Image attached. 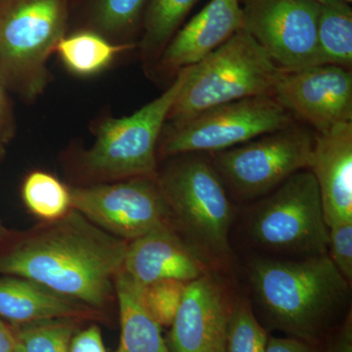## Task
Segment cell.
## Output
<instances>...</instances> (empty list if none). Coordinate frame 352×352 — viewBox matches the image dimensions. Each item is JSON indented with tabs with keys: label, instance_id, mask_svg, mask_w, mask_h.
Wrapping results in <instances>:
<instances>
[{
	"label": "cell",
	"instance_id": "d6986e66",
	"mask_svg": "<svg viewBox=\"0 0 352 352\" xmlns=\"http://www.w3.org/2000/svg\"><path fill=\"white\" fill-rule=\"evenodd\" d=\"M321 65L351 69L352 10L340 0L321 4L317 29Z\"/></svg>",
	"mask_w": 352,
	"mask_h": 352
},
{
	"label": "cell",
	"instance_id": "83f0119b",
	"mask_svg": "<svg viewBox=\"0 0 352 352\" xmlns=\"http://www.w3.org/2000/svg\"><path fill=\"white\" fill-rule=\"evenodd\" d=\"M69 352H107L100 328L91 325L76 332L72 340Z\"/></svg>",
	"mask_w": 352,
	"mask_h": 352
},
{
	"label": "cell",
	"instance_id": "4dcf8cb0",
	"mask_svg": "<svg viewBox=\"0 0 352 352\" xmlns=\"http://www.w3.org/2000/svg\"><path fill=\"white\" fill-rule=\"evenodd\" d=\"M10 117H9L8 107L6 94L3 91V82L0 78V140L4 141L10 134Z\"/></svg>",
	"mask_w": 352,
	"mask_h": 352
},
{
	"label": "cell",
	"instance_id": "1f68e13d",
	"mask_svg": "<svg viewBox=\"0 0 352 352\" xmlns=\"http://www.w3.org/2000/svg\"><path fill=\"white\" fill-rule=\"evenodd\" d=\"M17 340L11 326L0 318V352H16Z\"/></svg>",
	"mask_w": 352,
	"mask_h": 352
},
{
	"label": "cell",
	"instance_id": "9a60e30c",
	"mask_svg": "<svg viewBox=\"0 0 352 352\" xmlns=\"http://www.w3.org/2000/svg\"><path fill=\"white\" fill-rule=\"evenodd\" d=\"M243 27L241 0H210L164 47L160 68L177 74L200 63Z\"/></svg>",
	"mask_w": 352,
	"mask_h": 352
},
{
	"label": "cell",
	"instance_id": "8992f818",
	"mask_svg": "<svg viewBox=\"0 0 352 352\" xmlns=\"http://www.w3.org/2000/svg\"><path fill=\"white\" fill-rule=\"evenodd\" d=\"M65 0H0V78L27 96L41 91L46 61L64 36Z\"/></svg>",
	"mask_w": 352,
	"mask_h": 352
},
{
	"label": "cell",
	"instance_id": "484cf974",
	"mask_svg": "<svg viewBox=\"0 0 352 352\" xmlns=\"http://www.w3.org/2000/svg\"><path fill=\"white\" fill-rule=\"evenodd\" d=\"M146 0H95L94 21L107 34H120L138 21Z\"/></svg>",
	"mask_w": 352,
	"mask_h": 352
},
{
	"label": "cell",
	"instance_id": "ac0fdd59",
	"mask_svg": "<svg viewBox=\"0 0 352 352\" xmlns=\"http://www.w3.org/2000/svg\"><path fill=\"white\" fill-rule=\"evenodd\" d=\"M119 302L120 344L115 352H170L161 326L146 310L140 286L120 270L115 280Z\"/></svg>",
	"mask_w": 352,
	"mask_h": 352
},
{
	"label": "cell",
	"instance_id": "e0dca14e",
	"mask_svg": "<svg viewBox=\"0 0 352 352\" xmlns=\"http://www.w3.org/2000/svg\"><path fill=\"white\" fill-rule=\"evenodd\" d=\"M97 310L21 277L0 278V318L11 325L74 318L96 317Z\"/></svg>",
	"mask_w": 352,
	"mask_h": 352
},
{
	"label": "cell",
	"instance_id": "d590c367",
	"mask_svg": "<svg viewBox=\"0 0 352 352\" xmlns=\"http://www.w3.org/2000/svg\"><path fill=\"white\" fill-rule=\"evenodd\" d=\"M340 1L344 2V3H351L352 0H340Z\"/></svg>",
	"mask_w": 352,
	"mask_h": 352
},
{
	"label": "cell",
	"instance_id": "3957f363",
	"mask_svg": "<svg viewBox=\"0 0 352 352\" xmlns=\"http://www.w3.org/2000/svg\"><path fill=\"white\" fill-rule=\"evenodd\" d=\"M156 176L168 212V226L210 270H230V231L235 210L214 164L200 153Z\"/></svg>",
	"mask_w": 352,
	"mask_h": 352
},
{
	"label": "cell",
	"instance_id": "4fadbf2b",
	"mask_svg": "<svg viewBox=\"0 0 352 352\" xmlns=\"http://www.w3.org/2000/svg\"><path fill=\"white\" fill-rule=\"evenodd\" d=\"M273 97L292 116H296L317 134L352 122L351 69L318 65L296 72H283Z\"/></svg>",
	"mask_w": 352,
	"mask_h": 352
},
{
	"label": "cell",
	"instance_id": "8d00e7d4",
	"mask_svg": "<svg viewBox=\"0 0 352 352\" xmlns=\"http://www.w3.org/2000/svg\"><path fill=\"white\" fill-rule=\"evenodd\" d=\"M1 143H2V141L0 140V150H1Z\"/></svg>",
	"mask_w": 352,
	"mask_h": 352
},
{
	"label": "cell",
	"instance_id": "2e32d148",
	"mask_svg": "<svg viewBox=\"0 0 352 352\" xmlns=\"http://www.w3.org/2000/svg\"><path fill=\"white\" fill-rule=\"evenodd\" d=\"M309 170L318 184L328 228L352 221V122L315 136Z\"/></svg>",
	"mask_w": 352,
	"mask_h": 352
},
{
	"label": "cell",
	"instance_id": "7a4b0ae2",
	"mask_svg": "<svg viewBox=\"0 0 352 352\" xmlns=\"http://www.w3.org/2000/svg\"><path fill=\"white\" fill-rule=\"evenodd\" d=\"M248 276L268 323L312 344L349 300L351 283L328 254L295 261L256 258L250 261Z\"/></svg>",
	"mask_w": 352,
	"mask_h": 352
},
{
	"label": "cell",
	"instance_id": "8fae6325",
	"mask_svg": "<svg viewBox=\"0 0 352 352\" xmlns=\"http://www.w3.org/2000/svg\"><path fill=\"white\" fill-rule=\"evenodd\" d=\"M69 193L73 210L129 243L168 224V207L156 176L72 187Z\"/></svg>",
	"mask_w": 352,
	"mask_h": 352
},
{
	"label": "cell",
	"instance_id": "4316f807",
	"mask_svg": "<svg viewBox=\"0 0 352 352\" xmlns=\"http://www.w3.org/2000/svg\"><path fill=\"white\" fill-rule=\"evenodd\" d=\"M330 258L349 283L352 281V221L329 227Z\"/></svg>",
	"mask_w": 352,
	"mask_h": 352
},
{
	"label": "cell",
	"instance_id": "d4e9b609",
	"mask_svg": "<svg viewBox=\"0 0 352 352\" xmlns=\"http://www.w3.org/2000/svg\"><path fill=\"white\" fill-rule=\"evenodd\" d=\"M187 284L179 280H161L140 286L143 305L161 327H170L184 298Z\"/></svg>",
	"mask_w": 352,
	"mask_h": 352
},
{
	"label": "cell",
	"instance_id": "ffe728a7",
	"mask_svg": "<svg viewBox=\"0 0 352 352\" xmlns=\"http://www.w3.org/2000/svg\"><path fill=\"white\" fill-rule=\"evenodd\" d=\"M132 47V44L111 43L95 32H80L63 36L55 50L69 71L87 76L103 71L119 53Z\"/></svg>",
	"mask_w": 352,
	"mask_h": 352
},
{
	"label": "cell",
	"instance_id": "836d02e7",
	"mask_svg": "<svg viewBox=\"0 0 352 352\" xmlns=\"http://www.w3.org/2000/svg\"><path fill=\"white\" fill-rule=\"evenodd\" d=\"M317 2H319L320 4H326L329 3V2L332 1V0H316Z\"/></svg>",
	"mask_w": 352,
	"mask_h": 352
},
{
	"label": "cell",
	"instance_id": "5bb4252c",
	"mask_svg": "<svg viewBox=\"0 0 352 352\" xmlns=\"http://www.w3.org/2000/svg\"><path fill=\"white\" fill-rule=\"evenodd\" d=\"M122 270L134 283L146 286L161 280L189 283L212 270L163 224L129 243Z\"/></svg>",
	"mask_w": 352,
	"mask_h": 352
},
{
	"label": "cell",
	"instance_id": "cb8c5ba5",
	"mask_svg": "<svg viewBox=\"0 0 352 352\" xmlns=\"http://www.w3.org/2000/svg\"><path fill=\"white\" fill-rule=\"evenodd\" d=\"M268 339L251 303L238 298L228 324L226 352H266Z\"/></svg>",
	"mask_w": 352,
	"mask_h": 352
},
{
	"label": "cell",
	"instance_id": "52a82bcc",
	"mask_svg": "<svg viewBox=\"0 0 352 352\" xmlns=\"http://www.w3.org/2000/svg\"><path fill=\"white\" fill-rule=\"evenodd\" d=\"M191 67L180 69L170 87L138 112L102 124L82 157L89 175L113 180L156 176L160 135Z\"/></svg>",
	"mask_w": 352,
	"mask_h": 352
},
{
	"label": "cell",
	"instance_id": "7c38bea8",
	"mask_svg": "<svg viewBox=\"0 0 352 352\" xmlns=\"http://www.w3.org/2000/svg\"><path fill=\"white\" fill-rule=\"evenodd\" d=\"M219 271L187 284L166 342L170 352H226L227 330L238 298Z\"/></svg>",
	"mask_w": 352,
	"mask_h": 352
},
{
	"label": "cell",
	"instance_id": "f546056e",
	"mask_svg": "<svg viewBox=\"0 0 352 352\" xmlns=\"http://www.w3.org/2000/svg\"><path fill=\"white\" fill-rule=\"evenodd\" d=\"M326 352H352V319L349 314L344 319L339 332L329 344Z\"/></svg>",
	"mask_w": 352,
	"mask_h": 352
},
{
	"label": "cell",
	"instance_id": "f1b7e54d",
	"mask_svg": "<svg viewBox=\"0 0 352 352\" xmlns=\"http://www.w3.org/2000/svg\"><path fill=\"white\" fill-rule=\"evenodd\" d=\"M266 352H320L316 344L293 337H270Z\"/></svg>",
	"mask_w": 352,
	"mask_h": 352
},
{
	"label": "cell",
	"instance_id": "6da1fadb",
	"mask_svg": "<svg viewBox=\"0 0 352 352\" xmlns=\"http://www.w3.org/2000/svg\"><path fill=\"white\" fill-rule=\"evenodd\" d=\"M129 242L71 210L0 256V273L31 280L94 310L108 305ZM116 294V293H115Z\"/></svg>",
	"mask_w": 352,
	"mask_h": 352
},
{
	"label": "cell",
	"instance_id": "7402d4cb",
	"mask_svg": "<svg viewBox=\"0 0 352 352\" xmlns=\"http://www.w3.org/2000/svg\"><path fill=\"white\" fill-rule=\"evenodd\" d=\"M22 198L28 210L43 222L61 219L72 208L69 188L45 171H32L25 177Z\"/></svg>",
	"mask_w": 352,
	"mask_h": 352
},
{
	"label": "cell",
	"instance_id": "d6a6232c",
	"mask_svg": "<svg viewBox=\"0 0 352 352\" xmlns=\"http://www.w3.org/2000/svg\"><path fill=\"white\" fill-rule=\"evenodd\" d=\"M6 228H4V226H2L1 221H0V239H2V238L6 237Z\"/></svg>",
	"mask_w": 352,
	"mask_h": 352
},
{
	"label": "cell",
	"instance_id": "9c48e42d",
	"mask_svg": "<svg viewBox=\"0 0 352 352\" xmlns=\"http://www.w3.org/2000/svg\"><path fill=\"white\" fill-rule=\"evenodd\" d=\"M314 141L309 132L292 124L212 153V164L226 187L238 198L252 200L267 195L298 171L310 168Z\"/></svg>",
	"mask_w": 352,
	"mask_h": 352
},
{
	"label": "cell",
	"instance_id": "e575fe53",
	"mask_svg": "<svg viewBox=\"0 0 352 352\" xmlns=\"http://www.w3.org/2000/svg\"><path fill=\"white\" fill-rule=\"evenodd\" d=\"M16 352H24V351H23V349H21V346H19V344H18V342H17V349H16Z\"/></svg>",
	"mask_w": 352,
	"mask_h": 352
},
{
	"label": "cell",
	"instance_id": "44dd1931",
	"mask_svg": "<svg viewBox=\"0 0 352 352\" xmlns=\"http://www.w3.org/2000/svg\"><path fill=\"white\" fill-rule=\"evenodd\" d=\"M199 0H150L146 11L142 47L147 59H157Z\"/></svg>",
	"mask_w": 352,
	"mask_h": 352
},
{
	"label": "cell",
	"instance_id": "277c9868",
	"mask_svg": "<svg viewBox=\"0 0 352 352\" xmlns=\"http://www.w3.org/2000/svg\"><path fill=\"white\" fill-rule=\"evenodd\" d=\"M284 71L244 29L191 67L166 120L182 122L208 109L258 96H273Z\"/></svg>",
	"mask_w": 352,
	"mask_h": 352
},
{
	"label": "cell",
	"instance_id": "5b68a950",
	"mask_svg": "<svg viewBox=\"0 0 352 352\" xmlns=\"http://www.w3.org/2000/svg\"><path fill=\"white\" fill-rule=\"evenodd\" d=\"M248 232L254 245L275 254H328L329 228L312 171H298L265 195L252 208Z\"/></svg>",
	"mask_w": 352,
	"mask_h": 352
},
{
	"label": "cell",
	"instance_id": "603a6c76",
	"mask_svg": "<svg viewBox=\"0 0 352 352\" xmlns=\"http://www.w3.org/2000/svg\"><path fill=\"white\" fill-rule=\"evenodd\" d=\"M78 319L59 318L11 325L24 352H69Z\"/></svg>",
	"mask_w": 352,
	"mask_h": 352
},
{
	"label": "cell",
	"instance_id": "ba28073f",
	"mask_svg": "<svg viewBox=\"0 0 352 352\" xmlns=\"http://www.w3.org/2000/svg\"><path fill=\"white\" fill-rule=\"evenodd\" d=\"M170 124L160 145L163 157L224 151L286 129L294 119L274 97L258 96L215 106Z\"/></svg>",
	"mask_w": 352,
	"mask_h": 352
},
{
	"label": "cell",
	"instance_id": "30bf717a",
	"mask_svg": "<svg viewBox=\"0 0 352 352\" xmlns=\"http://www.w3.org/2000/svg\"><path fill=\"white\" fill-rule=\"evenodd\" d=\"M243 29L278 68L296 72L321 65L316 0H241Z\"/></svg>",
	"mask_w": 352,
	"mask_h": 352
}]
</instances>
